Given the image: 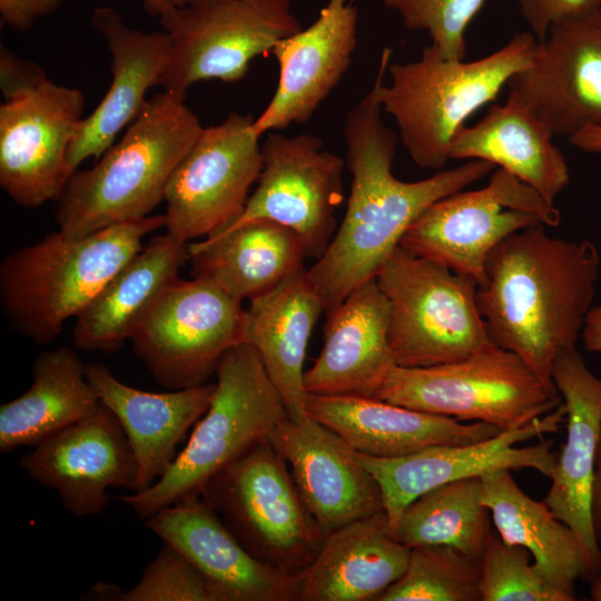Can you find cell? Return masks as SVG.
<instances>
[{
    "label": "cell",
    "mask_w": 601,
    "mask_h": 601,
    "mask_svg": "<svg viewBox=\"0 0 601 601\" xmlns=\"http://www.w3.org/2000/svg\"><path fill=\"white\" fill-rule=\"evenodd\" d=\"M392 55V48L382 50L373 86L344 119L346 160L352 176L347 207L326 250L307 269L325 314L356 287L375 278L427 207L481 180L495 167L484 160H469L417 181L394 176L397 137L383 120L380 99Z\"/></svg>",
    "instance_id": "cell-1"
},
{
    "label": "cell",
    "mask_w": 601,
    "mask_h": 601,
    "mask_svg": "<svg viewBox=\"0 0 601 601\" xmlns=\"http://www.w3.org/2000/svg\"><path fill=\"white\" fill-rule=\"evenodd\" d=\"M599 269L593 243L550 236L542 224L510 235L487 257L476 298L489 335L551 392L554 361L575 349Z\"/></svg>",
    "instance_id": "cell-2"
},
{
    "label": "cell",
    "mask_w": 601,
    "mask_h": 601,
    "mask_svg": "<svg viewBox=\"0 0 601 601\" xmlns=\"http://www.w3.org/2000/svg\"><path fill=\"white\" fill-rule=\"evenodd\" d=\"M184 100L165 90L151 96L93 167L68 178L56 198L58 230L81 237L150 216L203 129Z\"/></svg>",
    "instance_id": "cell-3"
},
{
    "label": "cell",
    "mask_w": 601,
    "mask_h": 601,
    "mask_svg": "<svg viewBox=\"0 0 601 601\" xmlns=\"http://www.w3.org/2000/svg\"><path fill=\"white\" fill-rule=\"evenodd\" d=\"M165 227L151 215L87 236L58 230L8 254L0 264V305L19 335L39 345L53 342L102 287L142 248V239Z\"/></svg>",
    "instance_id": "cell-4"
},
{
    "label": "cell",
    "mask_w": 601,
    "mask_h": 601,
    "mask_svg": "<svg viewBox=\"0 0 601 601\" xmlns=\"http://www.w3.org/2000/svg\"><path fill=\"white\" fill-rule=\"evenodd\" d=\"M536 43L525 31L472 61L446 58L428 45L415 61L390 63L391 80L381 86V105L394 119L400 140L417 167L442 169L447 164L456 131L529 67Z\"/></svg>",
    "instance_id": "cell-5"
},
{
    "label": "cell",
    "mask_w": 601,
    "mask_h": 601,
    "mask_svg": "<svg viewBox=\"0 0 601 601\" xmlns=\"http://www.w3.org/2000/svg\"><path fill=\"white\" fill-rule=\"evenodd\" d=\"M215 374L209 405L170 467L148 489L118 496L139 519L199 496L211 476L268 440L288 417L258 353L249 344L228 349Z\"/></svg>",
    "instance_id": "cell-6"
},
{
    "label": "cell",
    "mask_w": 601,
    "mask_h": 601,
    "mask_svg": "<svg viewBox=\"0 0 601 601\" xmlns=\"http://www.w3.org/2000/svg\"><path fill=\"white\" fill-rule=\"evenodd\" d=\"M375 279L390 305L388 337L397 366L453 363L494 344L473 278L398 246Z\"/></svg>",
    "instance_id": "cell-7"
},
{
    "label": "cell",
    "mask_w": 601,
    "mask_h": 601,
    "mask_svg": "<svg viewBox=\"0 0 601 601\" xmlns=\"http://www.w3.org/2000/svg\"><path fill=\"white\" fill-rule=\"evenodd\" d=\"M200 496L253 556L284 573L300 574L325 541L268 440L211 476Z\"/></svg>",
    "instance_id": "cell-8"
},
{
    "label": "cell",
    "mask_w": 601,
    "mask_h": 601,
    "mask_svg": "<svg viewBox=\"0 0 601 601\" xmlns=\"http://www.w3.org/2000/svg\"><path fill=\"white\" fill-rule=\"evenodd\" d=\"M373 397L501 430L522 426L562 403L516 354L495 344L453 363L395 365Z\"/></svg>",
    "instance_id": "cell-9"
},
{
    "label": "cell",
    "mask_w": 601,
    "mask_h": 601,
    "mask_svg": "<svg viewBox=\"0 0 601 601\" xmlns=\"http://www.w3.org/2000/svg\"><path fill=\"white\" fill-rule=\"evenodd\" d=\"M158 19L173 43L159 85L183 98L198 81L240 80L253 59L303 29L290 0H195Z\"/></svg>",
    "instance_id": "cell-10"
},
{
    "label": "cell",
    "mask_w": 601,
    "mask_h": 601,
    "mask_svg": "<svg viewBox=\"0 0 601 601\" xmlns=\"http://www.w3.org/2000/svg\"><path fill=\"white\" fill-rule=\"evenodd\" d=\"M560 224V211L534 188L497 168L479 189L459 190L427 207L400 246L453 272L485 282L490 253L528 227Z\"/></svg>",
    "instance_id": "cell-11"
},
{
    "label": "cell",
    "mask_w": 601,
    "mask_h": 601,
    "mask_svg": "<svg viewBox=\"0 0 601 601\" xmlns=\"http://www.w3.org/2000/svg\"><path fill=\"white\" fill-rule=\"evenodd\" d=\"M242 302L199 277L176 278L131 335L136 356L167 390L207 383L223 355L244 343Z\"/></svg>",
    "instance_id": "cell-12"
},
{
    "label": "cell",
    "mask_w": 601,
    "mask_h": 601,
    "mask_svg": "<svg viewBox=\"0 0 601 601\" xmlns=\"http://www.w3.org/2000/svg\"><path fill=\"white\" fill-rule=\"evenodd\" d=\"M254 119L230 112L220 124L203 127L168 180L167 233L188 243L213 235L240 215L262 170Z\"/></svg>",
    "instance_id": "cell-13"
},
{
    "label": "cell",
    "mask_w": 601,
    "mask_h": 601,
    "mask_svg": "<svg viewBox=\"0 0 601 601\" xmlns=\"http://www.w3.org/2000/svg\"><path fill=\"white\" fill-rule=\"evenodd\" d=\"M260 151L257 187L240 215L223 229L255 219L272 220L300 237L307 257L319 258L337 230L344 160L324 150L322 139L309 134L269 131Z\"/></svg>",
    "instance_id": "cell-14"
},
{
    "label": "cell",
    "mask_w": 601,
    "mask_h": 601,
    "mask_svg": "<svg viewBox=\"0 0 601 601\" xmlns=\"http://www.w3.org/2000/svg\"><path fill=\"white\" fill-rule=\"evenodd\" d=\"M85 106L81 90L50 79L0 105V186L13 203L36 208L59 196Z\"/></svg>",
    "instance_id": "cell-15"
},
{
    "label": "cell",
    "mask_w": 601,
    "mask_h": 601,
    "mask_svg": "<svg viewBox=\"0 0 601 601\" xmlns=\"http://www.w3.org/2000/svg\"><path fill=\"white\" fill-rule=\"evenodd\" d=\"M565 423L561 403L526 424L470 444L434 445L401 457H373L355 452L354 459L378 482L391 530L403 510L421 494L456 480L483 476L499 470L532 469L550 477L555 455L549 442L518 444L552 434Z\"/></svg>",
    "instance_id": "cell-16"
},
{
    "label": "cell",
    "mask_w": 601,
    "mask_h": 601,
    "mask_svg": "<svg viewBox=\"0 0 601 601\" xmlns=\"http://www.w3.org/2000/svg\"><path fill=\"white\" fill-rule=\"evenodd\" d=\"M508 87L554 136L601 127V7L554 23Z\"/></svg>",
    "instance_id": "cell-17"
},
{
    "label": "cell",
    "mask_w": 601,
    "mask_h": 601,
    "mask_svg": "<svg viewBox=\"0 0 601 601\" xmlns=\"http://www.w3.org/2000/svg\"><path fill=\"white\" fill-rule=\"evenodd\" d=\"M35 482L58 493L65 509L78 518L99 515L109 487L132 491L138 465L115 414L97 407L32 447L19 460Z\"/></svg>",
    "instance_id": "cell-18"
},
{
    "label": "cell",
    "mask_w": 601,
    "mask_h": 601,
    "mask_svg": "<svg viewBox=\"0 0 601 601\" xmlns=\"http://www.w3.org/2000/svg\"><path fill=\"white\" fill-rule=\"evenodd\" d=\"M552 380L565 407L566 436L555 456L545 504L569 525L579 541L582 578L601 574V549L590 515L591 486L601 439V378L575 349L560 354Z\"/></svg>",
    "instance_id": "cell-19"
},
{
    "label": "cell",
    "mask_w": 601,
    "mask_h": 601,
    "mask_svg": "<svg viewBox=\"0 0 601 601\" xmlns=\"http://www.w3.org/2000/svg\"><path fill=\"white\" fill-rule=\"evenodd\" d=\"M357 18L353 0H327L308 28L272 48L279 69L278 82L268 105L252 124L259 138L312 118L351 66Z\"/></svg>",
    "instance_id": "cell-20"
},
{
    "label": "cell",
    "mask_w": 601,
    "mask_h": 601,
    "mask_svg": "<svg viewBox=\"0 0 601 601\" xmlns=\"http://www.w3.org/2000/svg\"><path fill=\"white\" fill-rule=\"evenodd\" d=\"M144 524L194 564L218 601H297V575L253 556L200 495L158 510Z\"/></svg>",
    "instance_id": "cell-21"
},
{
    "label": "cell",
    "mask_w": 601,
    "mask_h": 601,
    "mask_svg": "<svg viewBox=\"0 0 601 601\" xmlns=\"http://www.w3.org/2000/svg\"><path fill=\"white\" fill-rule=\"evenodd\" d=\"M325 535L384 511L381 486L336 434L311 416L280 422L269 436Z\"/></svg>",
    "instance_id": "cell-22"
},
{
    "label": "cell",
    "mask_w": 601,
    "mask_h": 601,
    "mask_svg": "<svg viewBox=\"0 0 601 601\" xmlns=\"http://www.w3.org/2000/svg\"><path fill=\"white\" fill-rule=\"evenodd\" d=\"M91 23L110 52V86L80 127L69 151L73 174L87 158H100L144 107L148 90L159 85L168 67L173 43L164 31L145 32L126 24L111 7L93 9Z\"/></svg>",
    "instance_id": "cell-23"
},
{
    "label": "cell",
    "mask_w": 601,
    "mask_h": 601,
    "mask_svg": "<svg viewBox=\"0 0 601 601\" xmlns=\"http://www.w3.org/2000/svg\"><path fill=\"white\" fill-rule=\"evenodd\" d=\"M306 414L364 455L401 457L434 445L475 443L504 431L362 395L307 394Z\"/></svg>",
    "instance_id": "cell-24"
},
{
    "label": "cell",
    "mask_w": 601,
    "mask_h": 601,
    "mask_svg": "<svg viewBox=\"0 0 601 601\" xmlns=\"http://www.w3.org/2000/svg\"><path fill=\"white\" fill-rule=\"evenodd\" d=\"M326 316L322 351L304 375L307 394L373 397L396 365L390 305L376 279L356 287Z\"/></svg>",
    "instance_id": "cell-25"
},
{
    "label": "cell",
    "mask_w": 601,
    "mask_h": 601,
    "mask_svg": "<svg viewBox=\"0 0 601 601\" xmlns=\"http://www.w3.org/2000/svg\"><path fill=\"white\" fill-rule=\"evenodd\" d=\"M86 376L99 402L119 421L137 460L131 492H140L170 467L188 428L206 412L215 383L152 393L120 382L101 363L86 364Z\"/></svg>",
    "instance_id": "cell-26"
},
{
    "label": "cell",
    "mask_w": 601,
    "mask_h": 601,
    "mask_svg": "<svg viewBox=\"0 0 601 601\" xmlns=\"http://www.w3.org/2000/svg\"><path fill=\"white\" fill-rule=\"evenodd\" d=\"M324 305L303 266L245 309L244 343L258 353L288 417H305L304 362Z\"/></svg>",
    "instance_id": "cell-27"
},
{
    "label": "cell",
    "mask_w": 601,
    "mask_h": 601,
    "mask_svg": "<svg viewBox=\"0 0 601 601\" xmlns=\"http://www.w3.org/2000/svg\"><path fill=\"white\" fill-rule=\"evenodd\" d=\"M385 511L328 533L315 560L297 575V601H377L406 570Z\"/></svg>",
    "instance_id": "cell-28"
},
{
    "label": "cell",
    "mask_w": 601,
    "mask_h": 601,
    "mask_svg": "<svg viewBox=\"0 0 601 601\" xmlns=\"http://www.w3.org/2000/svg\"><path fill=\"white\" fill-rule=\"evenodd\" d=\"M553 132L514 93L493 104L480 121L462 126L450 145L451 159L484 160L502 168L549 203L570 183V170Z\"/></svg>",
    "instance_id": "cell-29"
},
{
    "label": "cell",
    "mask_w": 601,
    "mask_h": 601,
    "mask_svg": "<svg viewBox=\"0 0 601 601\" xmlns=\"http://www.w3.org/2000/svg\"><path fill=\"white\" fill-rule=\"evenodd\" d=\"M188 258V243L169 233L152 237L76 317L73 346L116 353Z\"/></svg>",
    "instance_id": "cell-30"
},
{
    "label": "cell",
    "mask_w": 601,
    "mask_h": 601,
    "mask_svg": "<svg viewBox=\"0 0 601 601\" xmlns=\"http://www.w3.org/2000/svg\"><path fill=\"white\" fill-rule=\"evenodd\" d=\"M194 277L243 302L260 296L304 266L307 252L290 228L255 219L188 244Z\"/></svg>",
    "instance_id": "cell-31"
},
{
    "label": "cell",
    "mask_w": 601,
    "mask_h": 601,
    "mask_svg": "<svg viewBox=\"0 0 601 601\" xmlns=\"http://www.w3.org/2000/svg\"><path fill=\"white\" fill-rule=\"evenodd\" d=\"M32 383L0 406V452L33 447L91 413L99 400L86 364L67 346L41 352L31 367Z\"/></svg>",
    "instance_id": "cell-32"
},
{
    "label": "cell",
    "mask_w": 601,
    "mask_h": 601,
    "mask_svg": "<svg viewBox=\"0 0 601 601\" xmlns=\"http://www.w3.org/2000/svg\"><path fill=\"white\" fill-rule=\"evenodd\" d=\"M482 479V500L500 539L526 549L535 571L556 590L575 600L574 583L582 578V556L574 531L544 501H535L518 485L510 470Z\"/></svg>",
    "instance_id": "cell-33"
},
{
    "label": "cell",
    "mask_w": 601,
    "mask_h": 601,
    "mask_svg": "<svg viewBox=\"0 0 601 601\" xmlns=\"http://www.w3.org/2000/svg\"><path fill=\"white\" fill-rule=\"evenodd\" d=\"M492 518L482 500V479L456 480L413 500L392 533L408 549L447 545L481 558L491 533Z\"/></svg>",
    "instance_id": "cell-34"
},
{
    "label": "cell",
    "mask_w": 601,
    "mask_h": 601,
    "mask_svg": "<svg viewBox=\"0 0 601 601\" xmlns=\"http://www.w3.org/2000/svg\"><path fill=\"white\" fill-rule=\"evenodd\" d=\"M377 601H481L480 559L447 545L410 549L406 570Z\"/></svg>",
    "instance_id": "cell-35"
},
{
    "label": "cell",
    "mask_w": 601,
    "mask_h": 601,
    "mask_svg": "<svg viewBox=\"0 0 601 601\" xmlns=\"http://www.w3.org/2000/svg\"><path fill=\"white\" fill-rule=\"evenodd\" d=\"M530 559L526 549L492 534L480 558L481 601H572L542 579Z\"/></svg>",
    "instance_id": "cell-36"
},
{
    "label": "cell",
    "mask_w": 601,
    "mask_h": 601,
    "mask_svg": "<svg viewBox=\"0 0 601 601\" xmlns=\"http://www.w3.org/2000/svg\"><path fill=\"white\" fill-rule=\"evenodd\" d=\"M486 0H384L410 30L426 31L444 57L464 59L465 32Z\"/></svg>",
    "instance_id": "cell-37"
},
{
    "label": "cell",
    "mask_w": 601,
    "mask_h": 601,
    "mask_svg": "<svg viewBox=\"0 0 601 601\" xmlns=\"http://www.w3.org/2000/svg\"><path fill=\"white\" fill-rule=\"evenodd\" d=\"M112 601H218L203 574L178 550L164 543L128 591L118 587Z\"/></svg>",
    "instance_id": "cell-38"
},
{
    "label": "cell",
    "mask_w": 601,
    "mask_h": 601,
    "mask_svg": "<svg viewBox=\"0 0 601 601\" xmlns=\"http://www.w3.org/2000/svg\"><path fill=\"white\" fill-rule=\"evenodd\" d=\"M530 32L543 40L550 28L564 19L598 9L600 0H516Z\"/></svg>",
    "instance_id": "cell-39"
},
{
    "label": "cell",
    "mask_w": 601,
    "mask_h": 601,
    "mask_svg": "<svg viewBox=\"0 0 601 601\" xmlns=\"http://www.w3.org/2000/svg\"><path fill=\"white\" fill-rule=\"evenodd\" d=\"M48 80L46 71L4 46L0 49V89L4 100L31 91Z\"/></svg>",
    "instance_id": "cell-40"
},
{
    "label": "cell",
    "mask_w": 601,
    "mask_h": 601,
    "mask_svg": "<svg viewBox=\"0 0 601 601\" xmlns=\"http://www.w3.org/2000/svg\"><path fill=\"white\" fill-rule=\"evenodd\" d=\"M63 0H0L1 21L21 32L59 10Z\"/></svg>",
    "instance_id": "cell-41"
},
{
    "label": "cell",
    "mask_w": 601,
    "mask_h": 601,
    "mask_svg": "<svg viewBox=\"0 0 601 601\" xmlns=\"http://www.w3.org/2000/svg\"><path fill=\"white\" fill-rule=\"evenodd\" d=\"M590 515L594 538L601 549V439L591 486Z\"/></svg>",
    "instance_id": "cell-42"
},
{
    "label": "cell",
    "mask_w": 601,
    "mask_h": 601,
    "mask_svg": "<svg viewBox=\"0 0 601 601\" xmlns=\"http://www.w3.org/2000/svg\"><path fill=\"white\" fill-rule=\"evenodd\" d=\"M581 337L587 351L601 354V304L588 312Z\"/></svg>",
    "instance_id": "cell-43"
},
{
    "label": "cell",
    "mask_w": 601,
    "mask_h": 601,
    "mask_svg": "<svg viewBox=\"0 0 601 601\" xmlns=\"http://www.w3.org/2000/svg\"><path fill=\"white\" fill-rule=\"evenodd\" d=\"M568 139L575 148L590 154H601L600 126H588Z\"/></svg>",
    "instance_id": "cell-44"
},
{
    "label": "cell",
    "mask_w": 601,
    "mask_h": 601,
    "mask_svg": "<svg viewBox=\"0 0 601 601\" xmlns=\"http://www.w3.org/2000/svg\"><path fill=\"white\" fill-rule=\"evenodd\" d=\"M145 12L150 17H160L164 13L185 7L195 0H139Z\"/></svg>",
    "instance_id": "cell-45"
},
{
    "label": "cell",
    "mask_w": 601,
    "mask_h": 601,
    "mask_svg": "<svg viewBox=\"0 0 601 601\" xmlns=\"http://www.w3.org/2000/svg\"><path fill=\"white\" fill-rule=\"evenodd\" d=\"M590 595L592 600L601 601V574L591 581Z\"/></svg>",
    "instance_id": "cell-46"
},
{
    "label": "cell",
    "mask_w": 601,
    "mask_h": 601,
    "mask_svg": "<svg viewBox=\"0 0 601 601\" xmlns=\"http://www.w3.org/2000/svg\"><path fill=\"white\" fill-rule=\"evenodd\" d=\"M600 6H601V0H600Z\"/></svg>",
    "instance_id": "cell-47"
}]
</instances>
